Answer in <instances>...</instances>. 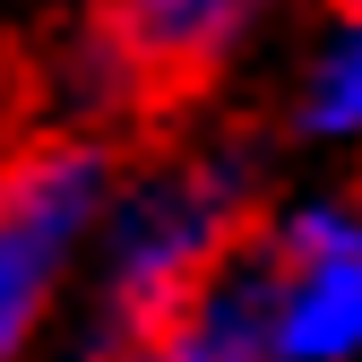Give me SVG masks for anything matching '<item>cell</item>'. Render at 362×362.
<instances>
[{
    "label": "cell",
    "mask_w": 362,
    "mask_h": 362,
    "mask_svg": "<svg viewBox=\"0 0 362 362\" xmlns=\"http://www.w3.org/2000/svg\"><path fill=\"white\" fill-rule=\"evenodd\" d=\"M259 0H86L95 86L139 147H164L207 104Z\"/></svg>",
    "instance_id": "6da1fadb"
},
{
    "label": "cell",
    "mask_w": 362,
    "mask_h": 362,
    "mask_svg": "<svg viewBox=\"0 0 362 362\" xmlns=\"http://www.w3.org/2000/svg\"><path fill=\"white\" fill-rule=\"evenodd\" d=\"M95 190H104V156L86 139L9 129V224H0V345H9V362L52 302L61 259L95 216Z\"/></svg>",
    "instance_id": "7a4b0ae2"
},
{
    "label": "cell",
    "mask_w": 362,
    "mask_h": 362,
    "mask_svg": "<svg viewBox=\"0 0 362 362\" xmlns=\"http://www.w3.org/2000/svg\"><path fill=\"white\" fill-rule=\"evenodd\" d=\"M267 337L293 362H328L362 345V224L302 216L267 267Z\"/></svg>",
    "instance_id": "3957f363"
},
{
    "label": "cell",
    "mask_w": 362,
    "mask_h": 362,
    "mask_svg": "<svg viewBox=\"0 0 362 362\" xmlns=\"http://www.w3.org/2000/svg\"><path fill=\"white\" fill-rule=\"evenodd\" d=\"M310 129H362V35H345L320 86H310Z\"/></svg>",
    "instance_id": "277c9868"
},
{
    "label": "cell",
    "mask_w": 362,
    "mask_h": 362,
    "mask_svg": "<svg viewBox=\"0 0 362 362\" xmlns=\"http://www.w3.org/2000/svg\"><path fill=\"white\" fill-rule=\"evenodd\" d=\"M112 362H259V345H242L233 328H190V337H173V345H139V354H112Z\"/></svg>",
    "instance_id": "5b68a950"
},
{
    "label": "cell",
    "mask_w": 362,
    "mask_h": 362,
    "mask_svg": "<svg viewBox=\"0 0 362 362\" xmlns=\"http://www.w3.org/2000/svg\"><path fill=\"white\" fill-rule=\"evenodd\" d=\"M337 18H345V26H362V0H337Z\"/></svg>",
    "instance_id": "8992f818"
},
{
    "label": "cell",
    "mask_w": 362,
    "mask_h": 362,
    "mask_svg": "<svg viewBox=\"0 0 362 362\" xmlns=\"http://www.w3.org/2000/svg\"><path fill=\"white\" fill-rule=\"evenodd\" d=\"M354 224H362V181H354Z\"/></svg>",
    "instance_id": "52a82bcc"
}]
</instances>
